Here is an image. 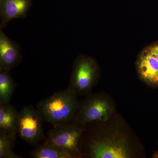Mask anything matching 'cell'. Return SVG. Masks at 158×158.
Returning <instances> with one entry per match:
<instances>
[{
	"instance_id": "8992f818",
	"label": "cell",
	"mask_w": 158,
	"mask_h": 158,
	"mask_svg": "<svg viewBox=\"0 0 158 158\" xmlns=\"http://www.w3.org/2000/svg\"><path fill=\"white\" fill-rule=\"evenodd\" d=\"M43 120L37 109L31 105L24 106L19 114L18 134L27 143L37 145L45 139L43 128Z\"/></svg>"
},
{
	"instance_id": "52a82bcc",
	"label": "cell",
	"mask_w": 158,
	"mask_h": 158,
	"mask_svg": "<svg viewBox=\"0 0 158 158\" xmlns=\"http://www.w3.org/2000/svg\"><path fill=\"white\" fill-rule=\"evenodd\" d=\"M136 68L142 81L150 86L158 87V61L146 47L138 55Z\"/></svg>"
},
{
	"instance_id": "7a4b0ae2",
	"label": "cell",
	"mask_w": 158,
	"mask_h": 158,
	"mask_svg": "<svg viewBox=\"0 0 158 158\" xmlns=\"http://www.w3.org/2000/svg\"><path fill=\"white\" fill-rule=\"evenodd\" d=\"M83 126L75 121L55 126L48 131L47 139L71 158L81 157L83 156Z\"/></svg>"
},
{
	"instance_id": "4fadbf2b",
	"label": "cell",
	"mask_w": 158,
	"mask_h": 158,
	"mask_svg": "<svg viewBox=\"0 0 158 158\" xmlns=\"http://www.w3.org/2000/svg\"><path fill=\"white\" fill-rule=\"evenodd\" d=\"M17 133H0V158H21L13 151Z\"/></svg>"
},
{
	"instance_id": "277c9868",
	"label": "cell",
	"mask_w": 158,
	"mask_h": 158,
	"mask_svg": "<svg viewBox=\"0 0 158 158\" xmlns=\"http://www.w3.org/2000/svg\"><path fill=\"white\" fill-rule=\"evenodd\" d=\"M99 75V67L95 60L82 55L74 63L68 88L77 96L87 94L96 83Z\"/></svg>"
},
{
	"instance_id": "3957f363",
	"label": "cell",
	"mask_w": 158,
	"mask_h": 158,
	"mask_svg": "<svg viewBox=\"0 0 158 158\" xmlns=\"http://www.w3.org/2000/svg\"><path fill=\"white\" fill-rule=\"evenodd\" d=\"M88 156L93 158H128L132 156L127 138L121 136H95L88 143Z\"/></svg>"
},
{
	"instance_id": "7c38bea8",
	"label": "cell",
	"mask_w": 158,
	"mask_h": 158,
	"mask_svg": "<svg viewBox=\"0 0 158 158\" xmlns=\"http://www.w3.org/2000/svg\"><path fill=\"white\" fill-rule=\"evenodd\" d=\"M10 72L0 68V104L9 103L15 90L16 84Z\"/></svg>"
},
{
	"instance_id": "6da1fadb",
	"label": "cell",
	"mask_w": 158,
	"mask_h": 158,
	"mask_svg": "<svg viewBox=\"0 0 158 158\" xmlns=\"http://www.w3.org/2000/svg\"><path fill=\"white\" fill-rule=\"evenodd\" d=\"M77 97L68 87L40 101L37 109L44 120L53 126L71 122L74 121L78 106Z\"/></svg>"
},
{
	"instance_id": "ba28073f",
	"label": "cell",
	"mask_w": 158,
	"mask_h": 158,
	"mask_svg": "<svg viewBox=\"0 0 158 158\" xmlns=\"http://www.w3.org/2000/svg\"><path fill=\"white\" fill-rule=\"evenodd\" d=\"M32 4V0H0V29L11 20L25 18Z\"/></svg>"
},
{
	"instance_id": "5bb4252c",
	"label": "cell",
	"mask_w": 158,
	"mask_h": 158,
	"mask_svg": "<svg viewBox=\"0 0 158 158\" xmlns=\"http://www.w3.org/2000/svg\"><path fill=\"white\" fill-rule=\"evenodd\" d=\"M146 48L158 61V42L152 44L146 47Z\"/></svg>"
},
{
	"instance_id": "8fae6325",
	"label": "cell",
	"mask_w": 158,
	"mask_h": 158,
	"mask_svg": "<svg viewBox=\"0 0 158 158\" xmlns=\"http://www.w3.org/2000/svg\"><path fill=\"white\" fill-rule=\"evenodd\" d=\"M30 156L34 158H71L47 138L44 143L31 152Z\"/></svg>"
},
{
	"instance_id": "9c48e42d",
	"label": "cell",
	"mask_w": 158,
	"mask_h": 158,
	"mask_svg": "<svg viewBox=\"0 0 158 158\" xmlns=\"http://www.w3.org/2000/svg\"><path fill=\"white\" fill-rule=\"evenodd\" d=\"M20 47L0 30V68L11 71L21 60Z\"/></svg>"
},
{
	"instance_id": "30bf717a",
	"label": "cell",
	"mask_w": 158,
	"mask_h": 158,
	"mask_svg": "<svg viewBox=\"0 0 158 158\" xmlns=\"http://www.w3.org/2000/svg\"><path fill=\"white\" fill-rule=\"evenodd\" d=\"M19 112L9 103L0 104V133H17Z\"/></svg>"
},
{
	"instance_id": "5b68a950",
	"label": "cell",
	"mask_w": 158,
	"mask_h": 158,
	"mask_svg": "<svg viewBox=\"0 0 158 158\" xmlns=\"http://www.w3.org/2000/svg\"><path fill=\"white\" fill-rule=\"evenodd\" d=\"M113 105L106 97L95 94L78 104L74 121L85 125L92 123L104 122L110 119Z\"/></svg>"
}]
</instances>
